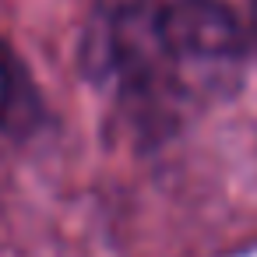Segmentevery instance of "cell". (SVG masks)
<instances>
[{
  "label": "cell",
  "instance_id": "obj_1",
  "mask_svg": "<svg viewBox=\"0 0 257 257\" xmlns=\"http://www.w3.org/2000/svg\"><path fill=\"white\" fill-rule=\"evenodd\" d=\"M81 64L95 81L113 85L145 106L180 95L162 36L159 0H123L102 11L85 36Z\"/></svg>",
  "mask_w": 257,
  "mask_h": 257
},
{
  "label": "cell",
  "instance_id": "obj_3",
  "mask_svg": "<svg viewBox=\"0 0 257 257\" xmlns=\"http://www.w3.org/2000/svg\"><path fill=\"white\" fill-rule=\"evenodd\" d=\"M253 32H257V4H253Z\"/></svg>",
  "mask_w": 257,
  "mask_h": 257
},
{
  "label": "cell",
  "instance_id": "obj_2",
  "mask_svg": "<svg viewBox=\"0 0 257 257\" xmlns=\"http://www.w3.org/2000/svg\"><path fill=\"white\" fill-rule=\"evenodd\" d=\"M162 36L180 95H218L236 88L246 39L222 0L162 4Z\"/></svg>",
  "mask_w": 257,
  "mask_h": 257
}]
</instances>
